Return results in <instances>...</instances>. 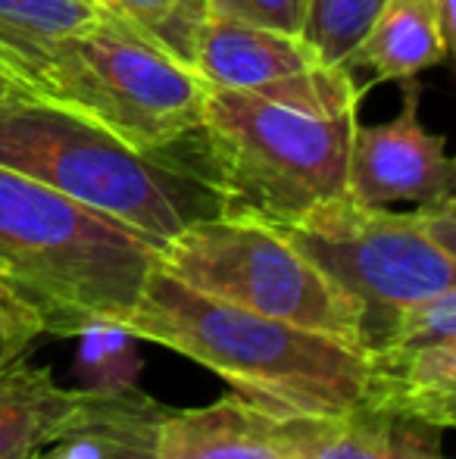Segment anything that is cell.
I'll use <instances>...</instances> for the list:
<instances>
[{
    "label": "cell",
    "mask_w": 456,
    "mask_h": 459,
    "mask_svg": "<svg viewBox=\"0 0 456 459\" xmlns=\"http://www.w3.org/2000/svg\"><path fill=\"white\" fill-rule=\"evenodd\" d=\"M207 10L210 16L237 19V22L300 38L306 19V0H207Z\"/></svg>",
    "instance_id": "obj_21"
},
{
    "label": "cell",
    "mask_w": 456,
    "mask_h": 459,
    "mask_svg": "<svg viewBox=\"0 0 456 459\" xmlns=\"http://www.w3.org/2000/svg\"><path fill=\"white\" fill-rule=\"evenodd\" d=\"M25 79L38 97L88 116L153 157L201 132L210 97L188 63L107 10L91 29L31 50Z\"/></svg>",
    "instance_id": "obj_5"
},
{
    "label": "cell",
    "mask_w": 456,
    "mask_h": 459,
    "mask_svg": "<svg viewBox=\"0 0 456 459\" xmlns=\"http://www.w3.org/2000/svg\"><path fill=\"white\" fill-rule=\"evenodd\" d=\"M19 97H38V94L31 91L29 85H22V82L6 79V75H0V103H6V100H19Z\"/></svg>",
    "instance_id": "obj_23"
},
{
    "label": "cell",
    "mask_w": 456,
    "mask_h": 459,
    "mask_svg": "<svg viewBox=\"0 0 456 459\" xmlns=\"http://www.w3.org/2000/svg\"><path fill=\"white\" fill-rule=\"evenodd\" d=\"M41 334H50L44 309L0 275V372L22 363Z\"/></svg>",
    "instance_id": "obj_20"
},
{
    "label": "cell",
    "mask_w": 456,
    "mask_h": 459,
    "mask_svg": "<svg viewBox=\"0 0 456 459\" xmlns=\"http://www.w3.org/2000/svg\"><path fill=\"white\" fill-rule=\"evenodd\" d=\"M100 16L104 6L98 0H0V44L16 56L25 75L31 50L79 35Z\"/></svg>",
    "instance_id": "obj_16"
},
{
    "label": "cell",
    "mask_w": 456,
    "mask_h": 459,
    "mask_svg": "<svg viewBox=\"0 0 456 459\" xmlns=\"http://www.w3.org/2000/svg\"><path fill=\"white\" fill-rule=\"evenodd\" d=\"M138 387H63L50 368L16 363L0 372V459H38L56 441L125 410Z\"/></svg>",
    "instance_id": "obj_11"
},
{
    "label": "cell",
    "mask_w": 456,
    "mask_h": 459,
    "mask_svg": "<svg viewBox=\"0 0 456 459\" xmlns=\"http://www.w3.org/2000/svg\"><path fill=\"white\" fill-rule=\"evenodd\" d=\"M157 250L141 231L0 166V275L44 309L50 334L119 325Z\"/></svg>",
    "instance_id": "obj_2"
},
{
    "label": "cell",
    "mask_w": 456,
    "mask_h": 459,
    "mask_svg": "<svg viewBox=\"0 0 456 459\" xmlns=\"http://www.w3.org/2000/svg\"><path fill=\"white\" fill-rule=\"evenodd\" d=\"M363 406L400 412L447 431L456 425V338L366 351Z\"/></svg>",
    "instance_id": "obj_12"
},
{
    "label": "cell",
    "mask_w": 456,
    "mask_h": 459,
    "mask_svg": "<svg viewBox=\"0 0 456 459\" xmlns=\"http://www.w3.org/2000/svg\"><path fill=\"white\" fill-rule=\"evenodd\" d=\"M0 166L104 212L153 244L219 212L213 191L172 153L134 151L94 119L47 97L0 103Z\"/></svg>",
    "instance_id": "obj_4"
},
{
    "label": "cell",
    "mask_w": 456,
    "mask_h": 459,
    "mask_svg": "<svg viewBox=\"0 0 456 459\" xmlns=\"http://www.w3.org/2000/svg\"><path fill=\"white\" fill-rule=\"evenodd\" d=\"M419 79L403 82L394 119L353 128L347 157V194L357 204H444L453 200L456 166L444 134H432L419 119Z\"/></svg>",
    "instance_id": "obj_10"
},
{
    "label": "cell",
    "mask_w": 456,
    "mask_h": 459,
    "mask_svg": "<svg viewBox=\"0 0 456 459\" xmlns=\"http://www.w3.org/2000/svg\"><path fill=\"white\" fill-rule=\"evenodd\" d=\"M275 229L359 300L366 351L397 309L456 288V200L394 212L344 194Z\"/></svg>",
    "instance_id": "obj_6"
},
{
    "label": "cell",
    "mask_w": 456,
    "mask_h": 459,
    "mask_svg": "<svg viewBox=\"0 0 456 459\" xmlns=\"http://www.w3.org/2000/svg\"><path fill=\"white\" fill-rule=\"evenodd\" d=\"M357 109H319L266 94L213 91L203 126L201 182L219 212L285 225L347 194Z\"/></svg>",
    "instance_id": "obj_3"
},
{
    "label": "cell",
    "mask_w": 456,
    "mask_h": 459,
    "mask_svg": "<svg viewBox=\"0 0 456 459\" xmlns=\"http://www.w3.org/2000/svg\"><path fill=\"white\" fill-rule=\"evenodd\" d=\"M157 266L231 307L363 347V307L319 273L275 225L213 212L185 225L157 250Z\"/></svg>",
    "instance_id": "obj_7"
},
{
    "label": "cell",
    "mask_w": 456,
    "mask_h": 459,
    "mask_svg": "<svg viewBox=\"0 0 456 459\" xmlns=\"http://www.w3.org/2000/svg\"><path fill=\"white\" fill-rule=\"evenodd\" d=\"M0 75L22 82V85H29V82H25V75H22V66H19V60L10 54V50L4 48V44H0ZM29 88H31V85H29ZM31 91H35V88H31Z\"/></svg>",
    "instance_id": "obj_24"
},
{
    "label": "cell",
    "mask_w": 456,
    "mask_h": 459,
    "mask_svg": "<svg viewBox=\"0 0 456 459\" xmlns=\"http://www.w3.org/2000/svg\"><path fill=\"white\" fill-rule=\"evenodd\" d=\"M116 328L194 359L269 410L344 416L366 400V351L207 297L157 263Z\"/></svg>",
    "instance_id": "obj_1"
},
{
    "label": "cell",
    "mask_w": 456,
    "mask_h": 459,
    "mask_svg": "<svg viewBox=\"0 0 456 459\" xmlns=\"http://www.w3.org/2000/svg\"><path fill=\"white\" fill-rule=\"evenodd\" d=\"M316 459H447L441 454V429L400 412L357 410L335 416L329 441Z\"/></svg>",
    "instance_id": "obj_14"
},
{
    "label": "cell",
    "mask_w": 456,
    "mask_h": 459,
    "mask_svg": "<svg viewBox=\"0 0 456 459\" xmlns=\"http://www.w3.org/2000/svg\"><path fill=\"white\" fill-rule=\"evenodd\" d=\"M447 338H456V288L441 290V294L397 309L375 347L428 344V341H447Z\"/></svg>",
    "instance_id": "obj_19"
},
{
    "label": "cell",
    "mask_w": 456,
    "mask_h": 459,
    "mask_svg": "<svg viewBox=\"0 0 456 459\" xmlns=\"http://www.w3.org/2000/svg\"><path fill=\"white\" fill-rule=\"evenodd\" d=\"M335 416H300L226 394L210 406L157 419L153 450L163 459H316Z\"/></svg>",
    "instance_id": "obj_9"
},
{
    "label": "cell",
    "mask_w": 456,
    "mask_h": 459,
    "mask_svg": "<svg viewBox=\"0 0 456 459\" xmlns=\"http://www.w3.org/2000/svg\"><path fill=\"white\" fill-rule=\"evenodd\" d=\"M107 13L147 31L153 41L191 66L197 31L210 16L207 0H98Z\"/></svg>",
    "instance_id": "obj_18"
},
{
    "label": "cell",
    "mask_w": 456,
    "mask_h": 459,
    "mask_svg": "<svg viewBox=\"0 0 456 459\" xmlns=\"http://www.w3.org/2000/svg\"><path fill=\"white\" fill-rule=\"evenodd\" d=\"M388 0H306L304 38L329 66L347 69V60L366 38ZM350 73V69H347Z\"/></svg>",
    "instance_id": "obj_17"
},
{
    "label": "cell",
    "mask_w": 456,
    "mask_h": 459,
    "mask_svg": "<svg viewBox=\"0 0 456 459\" xmlns=\"http://www.w3.org/2000/svg\"><path fill=\"white\" fill-rule=\"evenodd\" d=\"M434 10V19H438L441 38L447 41V48L453 50V29H456V0H428Z\"/></svg>",
    "instance_id": "obj_22"
},
{
    "label": "cell",
    "mask_w": 456,
    "mask_h": 459,
    "mask_svg": "<svg viewBox=\"0 0 456 459\" xmlns=\"http://www.w3.org/2000/svg\"><path fill=\"white\" fill-rule=\"evenodd\" d=\"M191 69L213 91L266 94L319 109H357L353 75L329 66L304 38L226 16H207L197 31Z\"/></svg>",
    "instance_id": "obj_8"
},
{
    "label": "cell",
    "mask_w": 456,
    "mask_h": 459,
    "mask_svg": "<svg viewBox=\"0 0 456 459\" xmlns=\"http://www.w3.org/2000/svg\"><path fill=\"white\" fill-rule=\"evenodd\" d=\"M451 56L428 0H388L347 60V69H369L375 82H407Z\"/></svg>",
    "instance_id": "obj_13"
},
{
    "label": "cell",
    "mask_w": 456,
    "mask_h": 459,
    "mask_svg": "<svg viewBox=\"0 0 456 459\" xmlns=\"http://www.w3.org/2000/svg\"><path fill=\"white\" fill-rule=\"evenodd\" d=\"M166 412L163 403L144 391L116 416L73 431L38 459H163L153 450V429Z\"/></svg>",
    "instance_id": "obj_15"
}]
</instances>
